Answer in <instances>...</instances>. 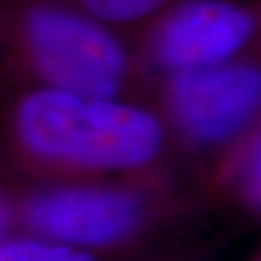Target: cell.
<instances>
[{
  "label": "cell",
  "mask_w": 261,
  "mask_h": 261,
  "mask_svg": "<svg viewBox=\"0 0 261 261\" xmlns=\"http://www.w3.org/2000/svg\"><path fill=\"white\" fill-rule=\"evenodd\" d=\"M4 228H6V209L0 203V236L4 232Z\"/></svg>",
  "instance_id": "8"
},
{
  "label": "cell",
  "mask_w": 261,
  "mask_h": 261,
  "mask_svg": "<svg viewBox=\"0 0 261 261\" xmlns=\"http://www.w3.org/2000/svg\"><path fill=\"white\" fill-rule=\"evenodd\" d=\"M140 205L128 194L97 188H66L35 197L28 207L29 224L66 246L116 242L136 226Z\"/></svg>",
  "instance_id": "4"
},
{
  "label": "cell",
  "mask_w": 261,
  "mask_h": 261,
  "mask_svg": "<svg viewBox=\"0 0 261 261\" xmlns=\"http://www.w3.org/2000/svg\"><path fill=\"white\" fill-rule=\"evenodd\" d=\"M29 58L53 89L85 99H109L126 74L120 43L74 10L50 2H33L19 19Z\"/></svg>",
  "instance_id": "2"
},
{
  "label": "cell",
  "mask_w": 261,
  "mask_h": 261,
  "mask_svg": "<svg viewBox=\"0 0 261 261\" xmlns=\"http://www.w3.org/2000/svg\"><path fill=\"white\" fill-rule=\"evenodd\" d=\"M253 19L236 6L197 0L178 8L161 25L155 56L172 70L209 68L236 53L250 39Z\"/></svg>",
  "instance_id": "5"
},
{
  "label": "cell",
  "mask_w": 261,
  "mask_h": 261,
  "mask_svg": "<svg viewBox=\"0 0 261 261\" xmlns=\"http://www.w3.org/2000/svg\"><path fill=\"white\" fill-rule=\"evenodd\" d=\"M0 261H93L82 250L60 242L16 240L0 246Z\"/></svg>",
  "instance_id": "6"
},
{
  "label": "cell",
  "mask_w": 261,
  "mask_h": 261,
  "mask_svg": "<svg viewBox=\"0 0 261 261\" xmlns=\"http://www.w3.org/2000/svg\"><path fill=\"white\" fill-rule=\"evenodd\" d=\"M255 180H257V184L261 188V151L257 155V161H255Z\"/></svg>",
  "instance_id": "9"
},
{
  "label": "cell",
  "mask_w": 261,
  "mask_h": 261,
  "mask_svg": "<svg viewBox=\"0 0 261 261\" xmlns=\"http://www.w3.org/2000/svg\"><path fill=\"white\" fill-rule=\"evenodd\" d=\"M170 105L194 138L224 140L252 120L261 107V72L250 66L184 70L172 80Z\"/></svg>",
  "instance_id": "3"
},
{
  "label": "cell",
  "mask_w": 261,
  "mask_h": 261,
  "mask_svg": "<svg viewBox=\"0 0 261 261\" xmlns=\"http://www.w3.org/2000/svg\"><path fill=\"white\" fill-rule=\"evenodd\" d=\"M165 0H80L85 12L97 21H136L159 8Z\"/></svg>",
  "instance_id": "7"
},
{
  "label": "cell",
  "mask_w": 261,
  "mask_h": 261,
  "mask_svg": "<svg viewBox=\"0 0 261 261\" xmlns=\"http://www.w3.org/2000/svg\"><path fill=\"white\" fill-rule=\"evenodd\" d=\"M16 122L33 155L82 167H138L161 147V126L149 112L58 89L25 97Z\"/></svg>",
  "instance_id": "1"
}]
</instances>
